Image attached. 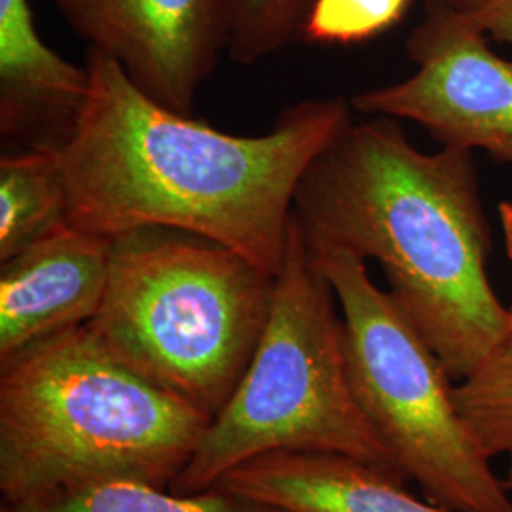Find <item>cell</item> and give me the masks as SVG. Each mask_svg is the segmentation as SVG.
<instances>
[{"mask_svg":"<svg viewBox=\"0 0 512 512\" xmlns=\"http://www.w3.org/2000/svg\"><path fill=\"white\" fill-rule=\"evenodd\" d=\"M88 97L57 145L67 222L103 238L173 228L213 239L275 275L296 190L353 122L346 99H306L264 135H232L167 109L88 50Z\"/></svg>","mask_w":512,"mask_h":512,"instance_id":"cell-1","label":"cell"},{"mask_svg":"<svg viewBox=\"0 0 512 512\" xmlns=\"http://www.w3.org/2000/svg\"><path fill=\"white\" fill-rule=\"evenodd\" d=\"M294 217L313 249L374 260L454 382L499 344L509 308L488 275L490 228L473 152H423L395 118L351 122L306 171Z\"/></svg>","mask_w":512,"mask_h":512,"instance_id":"cell-2","label":"cell"},{"mask_svg":"<svg viewBox=\"0 0 512 512\" xmlns=\"http://www.w3.org/2000/svg\"><path fill=\"white\" fill-rule=\"evenodd\" d=\"M213 418L88 325L0 363V492L23 503L107 484L171 488Z\"/></svg>","mask_w":512,"mask_h":512,"instance_id":"cell-3","label":"cell"},{"mask_svg":"<svg viewBox=\"0 0 512 512\" xmlns=\"http://www.w3.org/2000/svg\"><path fill=\"white\" fill-rule=\"evenodd\" d=\"M275 275L213 239L173 228L112 238L93 334L150 380L215 418L264 334Z\"/></svg>","mask_w":512,"mask_h":512,"instance_id":"cell-4","label":"cell"},{"mask_svg":"<svg viewBox=\"0 0 512 512\" xmlns=\"http://www.w3.org/2000/svg\"><path fill=\"white\" fill-rule=\"evenodd\" d=\"M272 452L342 454L408 480L353 395L338 300L294 211L255 357L169 492H209Z\"/></svg>","mask_w":512,"mask_h":512,"instance_id":"cell-5","label":"cell"},{"mask_svg":"<svg viewBox=\"0 0 512 512\" xmlns=\"http://www.w3.org/2000/svg\"><path fill=\"white\" fill-rule=\"evenodd\" d=\"M310 251L338 300L353 395L404 476L442 509L512 512L505 480L459 414L456 382L372 281L366 260L340 249Z\"/></svg>","mask_w":512,"mask_h":512,"instance_id":"cell-6","label":"cell"},{"mask_svg":"<svg viewBox=\"0 0 512 512\" xmlns=\"http://www.w3.org/2000/svg\"><path fill=\"white\" fill-rule=\"evenodd\" d=\"M488 40L452 0H425V18L406 42L416 73L355 95L351 107L410 120L442 147L480 148L512 164V61Z\"/></svg>","mask_w":512,"mask_h":512,"instance_id":"cell-7","label":"cell"},{"mask_svg":"<svg viewBox=\"0 0 512 512\" xmlns=\"http://www.w3.org/2000/svg\"><path fill=\"white\" fill-rule=\"evenodd\" d=\"M88 50L114 59L167 109L194 114L203 82L228 52L226 0H50Z\"/></svg>","mask_w":512,"mask_h":512,"instance_id":"cell-8","label":"cell"},{"mask_svg":"<svg viewBox=\"0 0 512 512\" xmlns=\"http://www.w3.org/2000/svg\"><path fill=\"white\" fill-rule=\"evenodd\" d=\"M112 239L63 222L0 262V363L86 325L109 285Z\"/></svg>","mask_w":512,"mask_h":512,"instance_id":"cell-9","label":"cell"},{"mask_svg":"<svg viewBox=\"0 0 512 512\" xmlns=\"http://www.w3.org/2000/svg\"><path fill=\"white\" fill-rule=\"evenodd\" d=\"M404 484L342 454L272 452L241 463L213 490L285 512H454L421 501Z\"/></svg>","mask_w":512,"mask_h":512,"instance_id":"cell-10","label":"cell"},{"mask_svg":"<svg viewBox=\"0 0 512 512\" xmlns=\"http://www.w3.org/2000/svg\"><path fill=\"white\" fill-rule=\"evenodd\" d=\"M88 90L86 65L76 67L44 44L29 0H0L2 135L44 128L46 145H59Z\"/></svg>","mask_w":512,"mask_h":512,"instance_id":"cell-11","label":"cell"},{"mask_svg":"<svg viewBox=\"0 0 512 512\" xmlns=\"http://www.w3.org/2000/svg\"><path fill=\"white\" fill-rule=\"evenodd\" d=\"M67 222V186L54 145L0 160V262Z\"/></svg>","mask_w":512,"mask_h":512,"instance_id":"cell-12","label":"cell"},{"mask_svg":"<svg viewBox=\"0 0 512 512\" xmlns=\"http://www.w3.org/2000/svg\"><path fill=\"white\" fill-rule=\"evenodd\" d=\"M454 401L488 459L512 456V306L507 330L490 355L461 382Z\"/></svg>","mask_w":512,"mask_h":512,"instance_id":"cell-13","label":"cell"},{"mask_svg":"<svg viewBox=\"0 0 512 512\" xmlns=\"http://www.w3.org/2000/svg\"><path fill=\"white\" fill-rule=\"evenodd\" d=\"M249 501L220 490L177 495L141 484H107L23 503H2L0 512H247Z\"/></svg>","mask_w":512,"mask_h":512,"instance_id":"cell-14","label":"cell"},{"mask_svg":"<svg viewBox=\"0 0 512 512\" xmlns=\"http://www.w3.org/2000/svg\"><path fill=\"white\" fill-rule=\"evenodd\" d=\"M230 14L228 54L255 65L302 35L313 0H226Z\"/></svg>","mask_w":512,"mask_h":512,"instance_id":"cell-15","label":"cell"},{"mask_svg":"<svg viewBox=\"0 0 512 512\" xmlns=\"http://www.w3.org/2000/svg\"><path fill=\"white\" fill-rule=\"evenodd\" d=\"M412 0H313L300 37L355 44L378 37L404 18Z\"/></svg>","mask_w":512,"mask_h":512,"instance_id":"cell-16","label":"cell"},{"mask_svg":"<svg viewBox=\"0 0 512 512\" xmlns=\"http://www.w3.org/2000/svg\"><path fill=\"white\" fill-rule=\"evenodd\" d=\"M461 10L486 37L512 44V0H480Z\"/></svg>","mask_w":512,"mask_h":512,"instance_id":"cell-17","label":"cell"},{"mask_svg":"<svg viewBox=\"0 0 512 512\" xmlns=\"http://www.w3.org/2000/svg\"><path fill=\"white\" fill-rule=\"evenodd\" d=\"M499 220H501L507 256H509V260H512V202L499 203Z\"/></svg>","mask_w":512,"mask_h":512,"instance_id":"cell-18","label":"cell"},{"mask_svg":"<svg viewBox=\"0 0 512 512\" xmlns=\"http://www.w3.org/2000/svg\"><path fill=\"white\" fill-rule=\"evenodd\" d=\"M247 512H285L279 511V509H274V507H266V505H256V503H251L249 501V509Z\"/></svg>","mask_w":512,"mask_h":512,"instance_id":"cell-19","label":"cell"},{"mask_svg":"<svg viewBox=\"0 0 512 512\" xmlns=\"http://www.w3.org/2000/svg\"><path fill=\"white\" fill-rule=\"evenodd\" d=\"M505 484L512 494V456L509 458V469H507V476H505Z\"/></svg>","mask_w":512,"mask_h":512,"instance_id":"cell-20","label":"cell"},{"mask_svg":"<svg viewBox=\"0 0 512 512\" xmlns=\"http://www.w3.org/2000/svg\"><path fill=\"white\" fill-rule=\"evenodd\" d=\"M452 2L458 4L459 8H467V6L475 4V2H480V0H452Z\"/></svg>","mask_w":512,"mask_h":512,"instance_id":"cell-21","label":"cell"}]
</instances>
